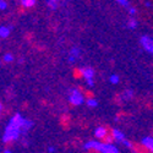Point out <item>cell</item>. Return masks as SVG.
Listing matches in <instances>:
<instances>
[{
  "label": "cell",
  "mask_w": 153,
  "mask_h": 153,
  "mask_svg": "<svg viewBox=\"0 0 153 153\" xmlns=\"http://www.w3.org/2000/svg\"><path fill=\"white\" fill-rule=\"evenodd\" d=\"M118 5L120 6H125V7H130V1H127V0H118Z\"/></svg>",
  "instance_id": "20"
},
{
  "label": "cell",
  "mask_w": 153,
  "mask_h": 153,
  "mask_svg": "<svg viewBox=\"0 0 153 153\" xmlns=\"http://www.w3.org/2000/svg\"><path fill=\"white\" fill-rule=\"evenodd\" d=\"M32 126H33V121H32V120H30V119H25L23 125H22V134H23V135H26V134L32 129Z\"/></svg>",
  "instance_id": "11"
},
{
  "label": "cell",
  "mask_w": 153,
  "mask_h": 153,
  "mask_svg": "<svg viewBox=\"0 0 153 153\" xmlns=\"http://www.w3.org/2000/svg\"><path fill=\"white\" fill-rule=\"evenodd\" d=\"M110 136H111V138H113V141L120 142V143H123V141L125 140V134H124L121 130H119V129H111Z\"/></svg>",
  "instance_id": "8"
},
{
  "label": "cell",
  "mask_w": 153,
  "mask_h": 153,
  "mask_svg": "<svg viewBox=\"0 0 153 153\" xmlns=\"http://www.w3.org/2000/svg\"><path fill=\"white\" fill-rule=\"evenodd\" d=\"M126 26H127V28H130V30H136L137 26H138V21L135 17H130L129 20H127Z\"/></svg>",
  "instance_id": "13"
},
{
  "label": "cell",
  "mask_w": 153,
  "mask_h": 153,
  "mask_svg": "<svg viewBox=\"0 0 153 153\" xmlns=\"http://www.w3.org/2000/svg\"><path fill=\"white\" fill-rule=\"evenodd\" d=\"M14 59H15V56L12 55L11 53H5V54L3 55V61H4V62H6V64L12 62V61H14Z\"/></svg>",
  "instance_id": "16"
},
{
  "label": "cell",
  "mask_w": 153,
  "mask_h": 153,
  "mask_svg": "<svg viewBox=\"0 0 153 153\" xmlns=\"http://www.w3.org/2000/svg\"><path fill=\"white\" fill-rule=\"evenodd\" d=\"M152 54H153V52H152Z\"/></svg>",
  "instance_id": "28"
},
{
  "label": "cell",
  "mask_w": 153,
  "mask_h": 153,
  "mask_svg": "<svg viewBox=\"0 0 153 153\" xmlns=\"http://www.w3.org/2000/svg\"><path fill=\"white\" fill-rule=\"evenodd\" d=\"M3 109H4V107H3V104L0 103V117H1V113H3Z\"/></svg>",
  "instance_id": "25"
},
{
  "label": "cell",
  "mask_w": 153,
  "mask_h": 153,
  "mask_svg": "<svg viewBox=\"0 0 153 153\" xmlns=\"http://www.w3.org/2000/svg\"><path fill=\"white\" fill-rule=\"evenodd\" d=\"M145 5H146V6H147V7H149V6H151V5H152V4H151V3H149V1H146V3H145Z\"/></svg>",
  "instance_id": "26"
},
{
  "label": "cell",
  "mask_w": 153,
  "mask_h": 153,
  "mask_svg": "<svg viewBox=\"0 0 153 153\" xmlns=\"http://www.w3.org/2000/svg\"><path fill=\"white\" fill-rule=\"evenodd\" d=\"M140 44L141 47L146 50L148 53H152L153 52V38L148 34H143L141 38H140Z\"/></svg>",
  "instance_id": "5"
},
{
  "label": "cell",
  "mask_w": 153,
  "mask_h": 153,
  "mask_svg": "<svg viewBox=\"0 0 153 153\" xmlns=\"http://www.w3.org/2000/svg\"><path fill=\"white\" fill-rule=\"evenodd\" d=\"M23 61H25V59H23V58H21V59H19V62H20V64H22Z\"/></svg>",
  "instance_id": "27"
},
{
  "label": "cell",
  "mask_w": 153,
  "mask_h": 153,
  "mask_svg": "<svg viewBox=\"0 0 153 153\" xmlns=\"http://www.w3.org/2000/svg\"><path fill=\"white\" fill-rule=\"evenodd\" d=\"M120 98L123 102H127V100H131L134 98V91L132 90H125L121 94H120Z\"/></svg>",
  "instance_id": "10"
},
{
  "label": "cell",
  "mask_w": 153,
  "mask_h": 153,
  "mask_svg": "<svg viewBox=\"0 0 153 153\" xmlns=\"http://www.w3.org/2000/svg\"><path fill=\"white\" fill-rule=\"evenodd\" d=\"M45 4H47V6H48L49 9H52V10L58 9V5H59V3L56 1V0H47Z\"/></svg>",
  "instance_id": "17"
},
{
  "label": "cell",
  "mask_w": 153,
  "mask_h": 153,
  "mask_svg": "<svg viewBox=\"0 0 153 153\" xmlns=\"http://www.w3.org/2000/svg\"><path fill=\"white\" fill-rule=\"evenodd\" d=\"M93 135L98 141H103V140H105L109 136V131L105 126H97L93 131Z\"/></svg>",
  "instance_id": "6"
},
{
  "label": "cell",
  "mask_w": 153,
  "mask_h": 153,
  "mask_svg": "<svg viewBox=\"0 0 153 153\" xmlns=\"http://www.w3.org/2000/svg\"><path fill=\"white\" fill-rule=\"evenodd\" d=\"M25 119L26 118H23V115L20 113H16L15 115L11 117L7 125L5 126V130H4V134H3V142L4 143L15 142L21 137L22 125H23Z\"/></svg>",
  "instance_id": "1"
},
{
  "label": "cell",
  "mask_w": 153,
  "mask_h": 153,
  "mask_svg": "<svg viewBox=\"0 0 153 153\" xmlns=\"http://www.w3.org/2000/svg\"><path fill=\"white\" fill-rule=\"evenodd\" d=\"M81 55V49L77 48V47H72L69 52V58H68V61L70 64H74L76 61V59H79Z\"/></svg>",
  "instance_id": "7"
},
{
  "label": "cell",
  "mask_w": 153,
  "mask_h": 153,
  "mask_svg": "<svg viewBox=\"0 0 153 153\" xmlns=\"http://www.w3.org/2000/svg\"><path fill=\"white\" fill-rule=\"evenodd\" d=\"M80 75L85 79L86 83L88 86H93L94 85V70L90 66H85V68H81L79 70Z\"/></svg>",
  "instance_id": "4"
},
{
  "label": "cell",
  "mask_w": 153,
  "mask_h": 153,
  "mask_svg": "<svg viewBox=\"0 0 153 153\" xmlns=\"http://www.w3.org/2000/svg\"><path fill=\"white\" fill-rule=\"evenodd\" d=\"M6 9H7V1L0 0V10H6Z\"/></svg>",
  "instance_id": "21"
},
{
  "label": "cell",
  "mask_w": 153,
  "mask_h": 153,
  "mask_svg": "<svg viewBox=\"0 0 153 153\" xmlns=\"http://www.w3.org/2000/svg\"><path fill=\"white\" fill-rule=\"evenodd\" d=\"M55 151H56V148H55V147H53V146L48 147V152H49V153H54Z\"/></svg>",
  "instance_id": "23"
},
{
  "label": "cell",
  "mask_w": 153,
  "mask_h": 153,
  "mask_svg": "<svg viewBox=\"0 0 153 153\" xmlns=\"http://www.w3.org/2000/svg\"><path fill=\"white\" fill-rule=\"evenodd\" d=\"M141 146L146 148L149 153H153V137L152 136H145L141 140Z\"/></svg>",
  "instance_id": "9"
},
{
  "label": "cell",
  "mask_w": 153,
  "mask_h": 153,
  "mask_svg": "<svg viewBox=\"0 0 153 153\" xmlns=\"http://www.w3.org/2000/svg\"><path fill=\"white\" fill-rule=\"evenodd\" d=\"M123 145L125 146V147H127V148H129V149H131V151H135L134 149V143L131 142V141H129V140H124V141H123Z\"/></svg>",
  "instance_id": "19"
},
{
  "label": "cell",
  "mask_w": 153,
  "mask_h": 153,
  "mask_svg": "<svg viewBox=\"0 0 153 153\" xmlns=\"http://www.w3.org/2000/svg\"><path fill=\"white\" fill-rule=\"evenodd\" d=\"M86 102L83 93L79 88H70L69 90V103L72 105H81Z\"/></svg>",
  "instance_id": "3"
},
{
  "label": "cell",
  "mask_w": 153,
  "mask_h": 153,
  "mask_svg": "<svg viewBox=\"0 0 153 153\" xmlns=\"http://www.w3.org/2000/svg\"><path fill=\"white\" fill-rule=\"evenodd\" d=\"M20 4L23 7H33L37 4V1H36V0H21Z\"/></svg>",
  "instance_id": "14"
},
{
  "label": "cell",
  "mask_w": 153,
  "mask_h": 153,
  "mask_svg": "<svg viewBox=\"0 0 153 153\" xmlns=\"http://www.w3.org/2000/svg\"><path fill=\"white\" fill-rule=\"evenodd\" d=\"M83 148L86 151L97 152V153H120L119 148L113 145L107 143L104 141H98V140H90L83 145Z\"/></svg>",
  "instance_id": "2"
},
{
  "label": "cell",
  "mask_w": 153,
  "mask_h": 153,
  "mask_svg": "<svg viewBox=\"0 0 153 153\" xmlns=\"http://www.w3.org/2000/svg\"><path fill=\"white\" fill-rule=\"evenodd\" d=\"M109 82L111 83V85H118L119 82H120V77L118 75H115V74H113L110 77H109Z\"/></svg>",
  "instance_id": "18"
},
{
  "label": "cell",
  "mask_w": 153,
  "mask_h": 153,
  "mask_svg": "<svg viewBox=\"0 0 153 153\" xmlns=\"http://www.w3.org/2000/svg\"><path fill=\"white\" fill-rule=\"evenodd\" d=\"M11 26H0V38H7L11 33Z\"/></svg>",
  "instance_id": "12"
},
{
  "label": "cell",
  "mask_w": 153,
  "mask_h": 153,
  "mask_svg": "<svg viewBox=\"0 0 153 153\" xmlns=\"http://www.w3.org/2000/svg\"><path fill=\"white\" fill-rule=\"evenodd\" d=\"M136 12H137V10H136L134 6H130V7H129V14H130V16L136 15Z\"/></svg>",
  "instance_id": "22"
},
{
  "label": "cell",
  "mask_w": 153,
  "mask_h": 153,
  "mask_svg": "<svg viewBox=\"0 0 153 153\" xmlns=\"http://www.w3.org/2000/svg\"><path fill=\"white\" fill-rule=\"evenodd\" d=\"M86 104L90 108H96L98 105V100L96 98H93V97H90V98L86 99Z\"/></svg>",
  "instance_id": "15"
},
{
  "label": "cell",
  "mask_w": 153,
  "mask_h": 153,
  "mask_svg": "<svg viewBox=\"0 0 153 153\" xmlns=\"http://www.w3.org/2000/svg\"><path fill=\"white\" fill-rule=\"evenodd\" d=\"M1 153H12V151H11V149H9V148H5Z\"/></svg>",
  "instance_id": "24"
}]
</instances>
